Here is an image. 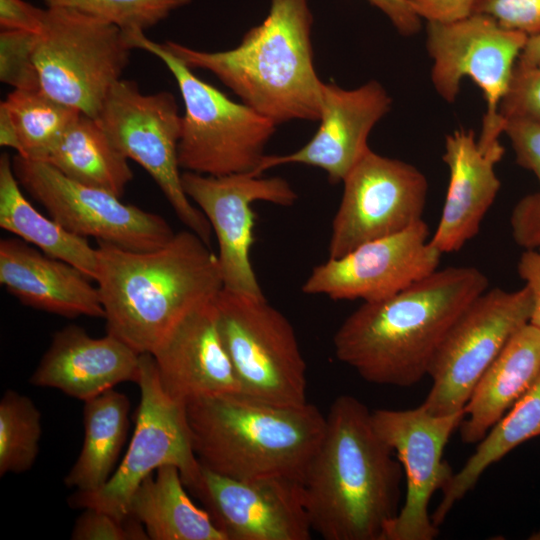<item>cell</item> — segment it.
<instances>
[{
	"mask_svg": "<svg viewBox=\"0 0 540 540\" xmlns=\"http://www.w3.org/2000/svg\"><path fill=\"white\" fill-rule=\"evenodd\" d=\"M20 186L70 232L119 248L148 251L168 243L175 232L160 215L121 201L106 190L64 176L44 161L12 157Z\"/></svg>",
	"mask_w": 540,
	"mask_h": 540,
	"instance_id": "cell-13",
	"label": "cell"
},
{
	"mask_svg": "<svg viewBox=\"0 0 540 540\" xmlns=\"http://www.w3.org/2000/svg\"><path fill=\"white\" fill-rule=\"evenodd\" d=\"M181 180L186 195L216 236L224 289L265 297L250 260L255 226L252 206L257 201L292 206L298 199L295 190L284 178L251 173L212 176L184 171Z\"/></svg>",
	"mask_w": 540,
	"mask_h": 540,
	"instance_id": "cell-16",
	"label": "cell"
},
{
	"mask_svg": "<svg viewBox=\"0 0 540 540\" xmlns=\"http://www.w3.org/2000/svg\"><path fill=\"white\" fill-rule=\"evenodd\" d=\"M18 237L0 240V283L25 306L66 318H104L97 285Z\"/></svg>",
	"mask_w": 540,
	"mask_h": 540,
	"instance_id": "cell-23",
	"label": "cell"
},
{
	"mask_svg": "<svg viewBox=\"0 0 540 540\" xmlns=\"http://www.w3.org/2000/svg\"><path fill=\"white\" fill-rule=\"evenodd\" d=\"M44 162L73 181L118 197L133 179L128 159L113 146L97 120L83 113Z\"/></svg>",
	"mask_w": 540,
	"mask_h": 540,
	"instance_id": "cell-29",
	"label": "cell"
},
{
	"mask_svg": "<svg viewBox=\"0 0 540 540\" xmlns=\"http://www.w3.org/2000/svg\"><path fill=\"white\" fill-rule=\"evenodd\" d=\"M14 174L12 158L0 156V227L38 248L44 254L63 260L95 281L97 251L87 238L78 236L51 216L40 213L24 196Z\"/></svg>",
	"mask_w": 540,
	"mask_h": 540,
	"instance_id": "cell-26",
	"label": "cell"
},
{
	"mask_svg": "<svg viewBox=\"0 0 540 540\" xmlns=\"http://www.w3.org/2000/svg\"><path fill=\"white\" fill-rule=\"evenodd\" d=\"M359 399L332 402L301 482L313 532L325 540H384L400 510L403 469Z\"/></svg>",
	"mask_w": 540,
	"mask_h": 540,
	"instance_id": "cell-2",
	"label": "cell"
},
{
	"mask_svg": "<svg viewBox=\"0 0 540 540\" xmlns=\"http://www.w3.org/2000/svg\"><path fill=\"white\" fill-rule=\"evenodd\" d=\"M151 355L165 392L180 403L240 393L219 333L214 301L183 319Z\"/></svg>",
	"mask_w": 540,
	"mask_h": 540,
	"instance_id": "cell-21",
	"label": "cell"
},
{
	"mask_svg": "<svg viewBox=\"0 0 540 540\" xmlns=\"http://www.w3.org/2000/svg\"><path fill=\"white\" fill-rule=\"evenodd\" d=\"M214 308L240 393L276 405L307 403L306 363L289 320L265 297L224 288Z\"/></svg>",
	"mask_w": 540,
	"mask_h": 540,
	"instance_id": "cell-8",
	"label": "cell"
},
{
	"mask_svg": "<svg viewBox=\"0 0 540 540\" xmlns=\"http://www.w3.org/2000/svg\"><path fill=\"white\" fill-rule=\"evenodd\" d=\"M187 490L176 466H161L137 487L128 515L142 524L149 540H226Z\"/></svg>",
	"mask_w": 540,
	"mask_h": 540,
	"instance_id": "cell-25",
	"label": "cell"
},
{
	"mask_svg": "<svg viewBox=\"0 0 540 540\" xmlns=\"http://www.w3.org/2000/svg\"><path fill=\"white\" fill-rule=\"evenodd\" d=\"M504 133L510 140L518 165L531 171L540 186V123L506 120Z\"/></svg>",
	"mask_w": 540,
	"mask_h": 540,
	"instance_id": "cell-37",
	"label": "cell"
},
{
	"mask_svg": "<svg viewBox=\"0 0 540 540\" xmlns=\"http://www.w3.org/2000/svg\"><path fill=\"white\" fill-rule=\"evenodd\" d=\"M371 417L376 432L394 451L406 476L404 503L388 524L384 540H433L439 530L428 506L433 494L442 491L454 475L443 460V452L459 428L464 410L435 415L420 405L404 410L376 409Z\"/></svg>",
	"mask_w": 540,
	"mask_h": 540,
	"instance_id": "cell-15",
	"label": "cell"
},
{
	"mask_svg": "<svg viewBox=\"0 0 540 540\" xmlns=\"http://www.w3.org/2000/svg\"><path fill=\"white\" fill-rule=\"evenodd\" d=\"M517 272L532 297L529 323L540 330V248L524 249L517 262Z\"/></svg>",
	"mask_w": 540,
	"mask_h": 540,
	"instance_id": "cell-41",
	"label": "cell"
},
{
	"mask_svg": "<svg viewBox=\"0 0 540 540\" xmlns=\"http://www.w3.org/2000/svg\"><path fill=\"white\" fill-rule=\"evenodd\" d=\"M489 287L473 266H450L388 298L363 302L339 326L338 360L367 382L410 387L428 375L448 331Z\"/></svg>",
	"mask_w": 540,
	"mask_h": 540,
	"instance_id": "cell-1",
	"label": "cell"
},
{
	"mask_svg": "<svg viewBox=\"0 0 540 540\" xmlns=\"http://www.w3.org/2000/svg\"><path fill=\"white\" fill-rule=\"evenodd\" d=\"M132 46L118 26L65 8H48L33 60L41 90L96 118L121 80Z\"/></svg>",
	"mask_w": 540,
	"mask_h": 540,
	"instance_id": "cell-7",
	"label": "cell"
},
{
	"mask_svg": "<svg viewBox=\"0 0 540 540\" xmlns=\"http://www.w3.org/2000/svg\"><path fill=\"white\" fill-rule=\"evenodd\" d=\"M41 414L33 401L14 390L0 400V475L31 469L39 452Z\"/></svg>",
	"mask_w": 540,
	"mask_h": 540,
	"instance_id": "cell-31",
	"label": "cell"
},
{
	"mask_svg": "<svg viewBox=\"0 0 540 540\" xmlns=\"http://www.w3.org/2000/svg\"><path fill=\"white\" fill-rule=\"evenodd\" d=\"M37 34L1 30L0 80L14 89H41L33 55Z\"/></svg>",
	"mask_w": 540,
	"mask_h": 540,
	"instance_id": "cell-33",
	"label": "cell"
},
{
	"mask_svg": "<svg viewBox=\"0 0 540 540\" xmlns=\"http://www.w3.org/2000/svg\"><path fill=\"white\" fill-rule=\"evenodd\" d=\"M540 373V330L522 326L487 368L464 407L461 440L479 443Z\"/></svg>",
	"mask_w": 540,
	"mask_h": 540,
	"instance_id": "cell-24",
	"label": "cell"
},
{
	"mask_svg": "<svg viewBox=\"0 0 540 540\" xmlns=\"http://www.w3.org/2000/svg\"><path fill=\"white\" fill-rule=\"evenodd\" d=\"M499 113L506 120L540 123V63L516 62Z\"/></svg>",
	"mask_w": 540,
	"mask_h": 540,
	"instance_id": "cell-34",
	"label": "cell"
},
{
	"mask_svg": "<svg viewBox=\"0 0 540 540\" xmlns=\"http://www.w3.org/2000/svg\"><path fill=\"white\" fill-rule=\"evenodd\" d=\"M137 384L140 403L133 437L123 460L101 488L76 491L69 498L70 506L94 508L126 518L137 487L161 466H176L185 486L198 476L201 464L193 449L186 405L165 392L151 354H140Z\"/></svg>",
	"mask_w": 540,
	"mask_h": 540,
	"instance_id": "cell-11",
	"label": "cell"
},
{
	"mask_svg": "<svg viewBox=\"0 0 540 540\" xmlns=\"http://www.w3.org/2000/svg\"><path fill=\"white\" fill-rule=\"evenodd\" d=\"M473 13L489 16L528 37L540 33V0H478Z\"/></svg>",
	"mask_w": 540,
	"mask_h": 540,
	"instance_id": "cell-36",
	"label": "cell"
},
{
	"mask_svg": "<svg viewBox=\"0 0 540 540\" xmlns=\"http://www.w3.org/2000/svg\"><path fill=\"white\" fill-rule=\"evenodd\" d=\"M16 128L25 159L46 161L51 150L81 112L41 89H14L2 101Z\"/></svg>",
	"mask_w": 540,
	"mask_h": 540,
	"instance_id": "cell-30",
	"label": "cell"
},
{
	"mask_svg": "<svg viewBox=\"0 0 540 540\" xmlns=\"http://www.w3.org/2000/svg\"><path fill=\"white\" fill-rule=\"evenodd\" d=\"M503 155L484 151L473 130L457 129L446 136L442 159L449 170V182L430 238L442 254L460 250L479 232L500 190L495 166Z\"/></svg>",
	"mask_w": 540,
	"mask_h": 540,
	"instance_id": "cell-22",
	"label": "cell"
},
{
	"mask_svg": "<svg viewBox=\"0 0 540 540\" xmlns=\"http://www.w3.org/2000/svg\"><path fill=\"white\" fill-rule=\"evenodd\" d=\"M48 8L75 10L114 24L124 31H143L191 0H43Z\"/></svg>",
	"mask_w": 540,
	"mask_h": 540,
	"instance_id": "cell-32",
	"label": "cell"
},
{
	"mask_svg": "<svg viewBox=\"0 0 540 540\" xmlns=\"http://www.w3.org/2000/svg\"><path fill=\"white\" fill-rule=\"evenodd\" d=\"M478 0H409L421 19L427 22H450L465 18L474 11Z\"/></svg>",
	"mask_w": 540,
	"mask_h": 540,
	"instance_id": "cell-40",
	"label": "cell"
},
{
	"mask_svg": "<svg viewBox=\"0 0 540 540\" xmlns=\"http://www.w3.org/2000/svg\"><path fill=\"white\" fill-rule=\"evenodd\" d=\"M194 452L205 468L236 479L302 482L323 437L326 416L309 402L283 406L241 393L186 404Z\"/></svg>",
	"mask_w": 540,
	"mask_h": 540,
	"instance_id": "cell-5",
	"label": "cell"
},
{
	"mask_svg": "<svg viewBox=\"0 0 540 540\" xmlns=\"http://www.w3.org/2000/svg\"><path fill=\"white\" fill-rule=\"evenodd\" d=\"M311 26L307 0H271L263 22L233 49L201 51L174 41L163 46L190 69L213 73L244 104L276 125L316 121L323 82L313 63Z\"/></svg>",
	"mask_w": 540,
	"mask_h": 540,
	"instance_id": "cell-4",
	"label": "cell"
},
{
	"mask_svg": "<svg viewBox=\"0 0 540 540\" xmlns=\"http://www.w3.org/2000/svg\"><path fill=\"white\" fill-rule=\"evenodd\" d=\"M186 488L202 503L226 540H309L312 529L301 482L236 479L201 465Z\"/></svg>",
	"mask_w": 540,
	"mask_h": 540,
	"instance_id": "cell-18",
	"label": "cell"
},
{
	"mask_svg": "<svg viewBox=\"0 0 540 540\" xmlns=\"http://www.w3.org/2000/svg\"><path fill=\"white\" fill-rule=\"evenodd\" d=\"M537 436H540V373L442 490L441 501L431 515L434 525L439 527L444 522L455 503L473 489L488 467Z\"/></svg>",
	"mask_w": 540,
	"mask_h": 540,
	"instance_id": "cell-27",
	"label": "cell"
},
{
	"mask_svg": "<svg viewBox=\"0 0 540 540\" xmlns=\"http://www.w3.org/2000/svg\"><path fill=\"white\" fill-rule=\"evenodd\" d=\"M129 410L128 397L114 388L84 402V439L64 479L67 487L94 491L109 480L125 442Z\"/></svg>",
	"mask_w": 540,
	"mask_h": 540,
	"instance_id": "cell-28",
	"label": "cell"
},
{
	"mask_svg": "<svg viewBox=\"0 0 540 540\" xmlns=\"http://www.w3.org/2000/svg\"><path fill=\"white\" fill-rule=\"evenodd\" d=\"M513 240L523 249L540 248V194L522 197L510 214Z\"/></svg>",
	"mask_w": 540,
	"mask_h": 540,
	"instance_id": "cell-38",
	"label": "cell"
},
{
	"mask_svg": "<svg viewBox=\"0 0 540 540\" xmlns=\"http://www.w3.org/2000/svg\"><path fill=\"white\" fill-rule=\"evenodd\" d=\"M527 38L479 13L450 22H427L426 47L433 60L431 80L436 92L452 103L464 78L482 91L486 112L477 139L483 150L503 148L500 135L505 120L499 107Z\"/></svg>",
	"mask_w": 540,
	"mask_h": 540,
	"instance_id": "cell-9",
	"label": "cell"
},
{
	"mask_svg": "<svg viewBox=\"0 0 540 540\" xmlns=\"http://www.w3.org/2000/svg\"><path fill=\"white\" fill-rule=\"evenodd\" d=\"M113 146L153 178L187 229L210 245L211 225L186 195L178 162L182 116L168 91L144 94L131 80H119L95 118Z\"/></svg>",
	"mask_w": 540,
	"mask_h": 540,
	"instance_id": "cell-10",
	"label": "cell"
},
{
	"mask_svg": "<svg viewBox=\"0 0 540 540\" xmlns=\"http://www.w3.org/2000/svg\"><path fill=\"white\" fill-rule=\"evenodd\" d=\"M421 220L396 234L368 241L315 266L301 290L333 300L379 301L408 288L439 268L443 255Z\"/></svg>",
	"mask_w": 540,
	"mask_h": 540,
	"instance_id": "cell-17",
	"label": "cell"
},
{
	"mask_svg": "<svg viewBox=\"0 0 540 540\" xmlns=\"http://www.w3.org/2000/svg\"><path fill=\"white\" fill-rule=\"evenodd\" d=\"M391 103L385 88L375 80L355 89L323 82L320 126L315 135L292 153L265 155L253 175L261 176L281 165L303 164L325 171L332 184L343 182L370 149L369 134L390 111Z\"/></svg>",
	"mask_w": 540,
	"mask_h": 540,
	"instance_id": "cell-19",
	"label": "cell"
},
{
	"mask_svg": "<svg viewBox=\"0 0 540 540\" xmlns=\"http://www.w3.org/2000/svg\"><path fill=\"white\" fill-rule=\"evenodd\" d=\"M132 48L158 57L174 76L184 103L178 162L184 171L223 176L254 173L276 124L198 78L180 59L145 36L125 31Z\"/></svg>",
	"mask_w": 540,
	"mask_h": 540,
	"instance_id": "cell-6",
	"label": "cell"
},
{
	"mask_svg": "<svg viewBox=\"0 0 540 540\" xmlns=\"http://www.w3.org/2000/svg\"><path fill=\"white\" fill-rule=\"evenodd\" d=\"M46 9L31 5L24 0H0L1 30H22L39 33Z\"/></svg>",
	"mask_w": 540,
	"mask_h": 540,
	"instance_id": "cell-39",
	"label": "cell"
},
{
	"mask_svg": "<svg viewBox=\"0 0 540 540\" xmlns=\"http://www.w3.org/2000/svg\"><path fill=\"white\" fill-rule=\"evenodd\" d=\"M382 11L396 30L403 36L416 34L421 27V18L409 0H368Z\"/></svg>",
	"mask_w": 540,
	"mask_h": 540,
	"instance_id": "cell-42",
	"label": "cell"
},
{
	"mask_svg": "<svg viewBox=\"0 0 540 540\" xmlns=\"http://www.w3.org/2000/svg\"><path fill=\"white\" fill-rule=\"evenodd\" d=\"M139 372L140 354L124 341L109 333L95 338L71 324L54 333L29 382L85 402L120 383L137 384Z\"/></svg>",
	"mask_w": 540,
	"mask_h": 540,
	"instance_id": "cell-20",
	"label": "cell"
},
{
	"mask_svg": "<svg viewBox=\"0 0 540 540\" xmlns=\"http://www.w3.org/2000/svg\"><path fill=\"white\" fill-rule=\"evenodd\" d=\"M73 540H149L140 522L131 516L119 518L108 512L84 508L71 533Z\"/></svg>",
	"mask_w": 540,
	"mask_h": 540,
	"instance_id": "cell-35",
	"label": "cell"
},
{
	"mask_svg": "<svg viewBox=\"0 0 540 540\" xmlns=\"http://www.w3.org/2000/svg\"><path fill=\"white\" fill-rule=\"evenodd\" d=\"M96 251L94 282L106 331L139 354H153L183 319L224 288L217 254L189 229L153 250L97 242Z\"/></svg>",
	"mask_w": 540,
	"mask_h": 540,
	"instance_id": "cell-3",
	"label": "cell"
},
{
	"mask_svg": "<svg viewBox=\"0 0 540 540\" xmlns=\"http://www.w3.org/2000/svg\"><path fill=\"white\" fill-rule=\"evenodd\" d=\"M532 312L526 286L487 289L452 325L429 367L432 387L421 404L435 415L463 411L476 384Z\"/></svg>",
	"mask_w": 540,
	"mask_h": 540,
	"instance_id": "cell-12",
	"label": "cell"
},
{
	"mask_svg": "<svg viewBox=\"0 0 540 540\" xmlns=\"http://www.w3.org/2000/svg\"><path fill=\"white\" fill-rule=\"evenodd\" d=\"M0 145L14 149L17 154L21 152V145L11 115L1 101L0 103Z\"/></svg>",
	"mask_w": 540,
	"mask_h": 540,
	"instance_id": "cell-43",
	"label": "cell"
},
{
	"mask_svg": "<svg viewBox=\"0 0 540 540\" xmlns=\"http://www.w3.org/2000/svg\"><path fill=\"white\" fill-rule=\"evenodd\" d=\"M517 62L522 64L540 63V33L527 38Z\"/></svg>",
	"mask_w": 540,
	"mask_h": 540,
	"instance_id": "cell-44",
	"label": "cell"
},
{
	"mask_svg": "<svg viewBox=\"0 0 540 540\" xmlns=\"http://www.w3.org/2000/svg\"><path fill=\"white\" fill-rule=\"evenodd\" d=\"M332 220L329 258H338L375 239L401 232L423 220L428 182L405 161L369 149L343 180Z\"/></svg>",
	"mask_w": 540,
	"mask_h": 540,
	"instance_id": "cell-14",
	"label": "cell"
}]
</instances>
